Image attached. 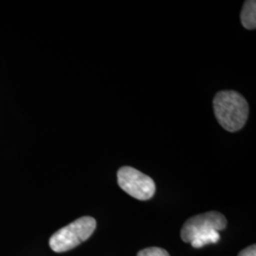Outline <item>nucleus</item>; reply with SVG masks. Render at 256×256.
<instances>
[{"mask_svg":"<svg viewBox=\"0 0 256 256\" xmlns=\"http://www.w3.org/2000/svg\"><path fill=\"white\" fill-rule=\"evenodd\" d=\"M117 178L120 189L136 200L146 202L155 194L154 180L133 167L124 166L120 168Z\"/></svg>","mask_w":256,"mask_h":256,"instance_id":"nucleus-3","label":"nucleus"},{"mask_svg":"<svg viewBox=\"0 0 256 256\" xmlns=\"http://www.w3.org/2000/svg\"><path fill=\"white\" fill-rule=\"evenodd\" d=\"M137 256H170L169 254L167 252V250H165L162 248L150 247L146 248L142 250L140 252H138Z\"/></svg>","mask_w":256,"mask_h":256,"instance_id":"nucleus-7","label":"nucleus"},{"mask_svg":"<svg viewBox=\"0 0 256 256\" xmlns=\"http://www.w3.org/2000/svg\"><path fill=\"white\" fill-rule=\"evenodd\" d=\"M214 112L220 126L229 132H236L245 126L248 117L246 99L234 90H223L214 98Z\"/></svg>","mask_w":256,"mask_h":256,"instance_id":"nucleus-1","label":"nucleus"},{"mask_svg":"<svg viewBox=\"0 0 256 256\" xmlns=\"http://www.w3.org/2000/svg\"><path fill=\"white\" fill-rule=\"evenodd\" d=\"M240 19L243 27L247 30H256V1L248 0L244 2L240 14Z\"/></svg>","mask_w":256,"mask_h":256,"instance_id":"nucleus-5","label":"nucleus"},{"mask_svg":"<svg viewBox=\"0 0 256 256\" xmlns=\"http://www.w3.org/2000/svg\"><path fill=\"white\" fill-rule=\"evenodd\" d=\"M238 256H256V246L252 245L244 248L239 252Z\"/></svg>","mask_w":256,"mask_h":256,"instance_id":"nucleus-8","label":"nucleus"},{"mask_svg":"<svg viewBox=\"0 0 256 256\" xmlns=\"http://www.w3.org/2000/svg\"><path fill=\"white\" fill-rule=\"evenodd\" d=\"M220 240V232L210 230V232H204V234L196 236V238L192 239V242L190 244L192 245V248H202L205 245H208V244L218 243Z\"/></svg>","mask_w":256,"mask_h":256,"instance_id":"nucleus-6","label":"nucleus"},{"mask_svg":"<svg viewBox=\"0 0 256 256\" xmlns=\"http://www.w3.org/2000/svg\"><path fill=\"white\" fill-rule=\"evenodd\" d=\"M227 226L225 216L218 212H208L192 216L182 226L180 236L185 243H191L192 239L198 234L210 230L220 232Z\"/></svg>","mask_w":256,"mask_h":256,"instance_id":"nucleus-4","label":"nucleus"},{"mask_svg":"<svg viewBox=\"0 0 256 256\" xmlns=\"http://www.w3.org/2000/svg\"><path fill=\"white\" fill-rule=\"evenodd\" d=\"M96 225V220L92 216H82L54 234L50 247L55 252L70 250L90 238Z\"/></svg>","mask_w":256,"mask_h":256,"instance_id":"nucleus-2","label":"nucleus"}]
</instances>
